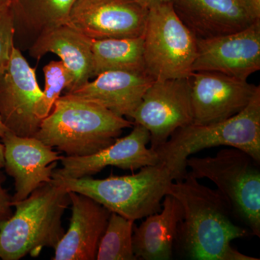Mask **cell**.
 Returning <instances> with one entry per match:
<instances>
[{
	"label": "cell",
	"mask_w": 260,
	"mask_h": 260,
	"mask_svg": "<svg viewBox=\"0 0 260 260\" xmlns=\"http://www.w3.org/2000/svg\"><path fill=\"white\" fill-rule=\"evenodd\" d=\"M167 194L177 198L183 218L175 244L181 255L192 260H259L243 254L232 242L251 235L234 222L232 207L217 189L203 185L187 173L173 181Z\"/></svg>",
	"instance_id": "obj_1"
},
{
	"label": "cell",
	"mask_w": 260,
	"mask_h": 260,
	"mask_svg": "<svg viewBox=\"0 0 260 260\" xmlns=\"http://www.w3.org/2000/svg\"><path fill=\"white\" fill-rule=\"evenodd\" d=\"M133 125L99 104L65 93L41 121L35 137L68 156H84L112 145Z\"/></svg>",
	"instance_id": "obj_2"
},
{
	"label": "cell",
	"mask_w": 260,
	"mask_h": 260,
	"mask_svg": "<svg viewBox=\"0 0 260 260\" xmlns=\"http://www.w3.org/2000/svg\"><path fill=\"white\" fill-rule=\"evenodd\" d=\"M70 205L69 192L53 179L13 202L15 211L0 225V259L36 257L44 248L54 249L64 234L61 218Z\"/></svg>",
	"instance_id": "obj_3"
},
{
	"label": "cell",
	"mask_w": 260,
	"mask_h": 260,
	"mask_svg": "<svg viewBox=\"0 0 260 260\" xmlns=\"http://www.w3.org/2000/svg\"><path fill=\"white\" fill-rule=\"evenodd\" d=\"M218 146L239 149L260 162V87L237 115L218 123L178 129L155 151L177 181L187 174L186 160L190 155Z\"/></svg>",
	"instance_id": "obj_4"
},
{
	"label": "cell",
	"mask_w": 260,
	"mask_h": 260,
	"mask_svg": "<svg viewBox=\"0 0 260 260\" xmlns=\"http://www.w3.org/2000/svg\"><path fill=\"white\" fill-rule=\"evenodd\" d=\"M52 179L67 190L88 196L112 213L135 221L160 211L169 186L176 180L162 162L141 168L131 175L103 179L91 177Z\"/></svg>",
	"instance_id": "obj_5"
},
{
	"label": "cell",
	"mask_w": 260,
	"mask_h": 260,
	"mask_svg": "<svg viewBox=\"0 0 260 260\" xmlns=\"http://www.w3.org/2000/svg\"><path fill=\"white\" fill-rule=\"evenodd\" d=\"M260 162L246 152L226 147L215 156L191 157L189 174L208 179L229 200L237 217L251 235L260 237Z\"/></svg>",
	"instance_id": "obj_6"
},
{
	"label": "cell",
	"mask_w": 260,
	"mask_h": 260,
	"mask_svg": "<svg viewBox=\"0 0 260 260\" xmlns=\"http://www.w3.org/2000/svg\"><path fill=\"white\" fill-rule=\"evenodd\" d=\"M198 54L197 38L172 2L148 10L144 34L145 70L155 80L189 78Z\"/></svg>",
	"instance_id": "obj_7"
},
{
	"label": "cell",
	"mask_w": 260,
	"mask_h": 260,
	"mask_svg": "<svg viewBox=\"0 0 260 260\" xmlns=\"http://www.w3.org/2000/svg\"><path fill=\"white\" fill-rule=\"evenodd\" d=\"M150 135V148H158L180 128L193 124L189 78L155 80L131 116Z\"/></svg>",
	"instance_id": "obj_8"
},
{
	"label": "cell",
	"mask_w": 260,
	"mask_h": 260,
	"mask_svg": "<svg viewBox=\"0 0 260 260\" xmlns=\"http://www.w3.org/2000/svg\"><path fill=\"white\" fill-rule=\"evenodd\" d=\"M35 70L15 47L8 64L0 70V119L8 131L18 136L35 137L42 121L35 112L42 94Z\"/></svg>",
	"instance_id": "obj_9"
},
{
	"label": "cell",
	"mask_w": 260,
	"mask_h": 260,
	"mask_svg": "<svg viewBox=\"0 0 260 260\" xmlns=\"http://www.w3.org/2000/svg\"><path fill=\"white\" fill-rule=\"evenodd\" d=\"M148 10L133 0H76L67 25L91 39L144 37Z\"/></svg>",
	"instance_id": "obj_10"
},
{
	"label": "cell",
	"mask_w": 260,
	"mask_h": 260,
	"mask_svg": "<svg viewBox=\"0 0 260 260\" xmlns=\"http://www.w3.org/2000/svg\"><path fill=\"white\" fill-rule=\"evenodd\" d=\"M191 85L193 124H210L226 120L244 110L259 85L247 80L210 71L192 72Z\"/></svg>",
	"instance_id": "obj_11"
},
{
	"label": "cell",
	"mask_w": 260,
	"mask_h": 260,
	"mask_svg": "<svg viewBox=\"0 0 260 260\" xmlns=\"http://www.w3.org/2000/svg\"><path fill=\"white\" fill-rule=\"evenodd\" d=\"M150 133L144 126L134 124L131 133L117 138L112 145L91 155L84 156H62L61 168L54 169L52 179H78L91 177L108 167L123 170H138L160 162L154 149L148 148Z\"/></svg>",
	"instance_id": "obj_12"
},
{
	"label": "cell",
	"mask_w": 260,
	"mask_h": 260,
	"mask_svg": "<svg viewBox=\"0 0 260 260\" xmlns=\"http://www.w3.org/2000/svg\"><path fill=\"white\" fill-rule=\"evenodd\" d=\"M198 54L192 72H216L247 80L260 70V20L239 31L197 39Z\"/></svg>",
	"instance_id": "obj_13"
},
{
	"label": "cell",
	"mask_w": 260,
	"mask_h": 260,
	"mask_svg": "<svg viewBox=\"0 0 260 260\" xmlns=\"http://www.w3.org/2000/svg\"><path fill=\"white\" fill-rule=\"evenodd\" d=\"M176 13L197 39L221 37L260 20V0H172Z\"/></svg>",
	"instance_id": "obj_14"
},
{
	"label": "cell",
	"mask_w": 260,
	"mask_h": 260,
	"mask_svg": "<svg viewBox=\"0 0 260 260\" xmlns=\"http://www.w3.org/2000/svg\"><path fill=\"white\" fill-rule=\"evenodd\" d=\"M1 139L5 172L15 180L13 202L25 199L39 186L52 181L53 172L62 155L36 137L8 131Z\"/></svg>",
	"instance_id": "obj_15"
},
{
	"label": "cell",
	"mask_w": 260,
	"mask_h": 260,
	"mask_svg": "<svg viewBox=\"0 0 260 260\" xmlns=\"http://www.w3.org/2000/svg\"><path fill=\"white\" fill-rule=\"evenodd\" d=\"M72 214L53 260H95L112 212L85 195L68 191Z\"/></svg>",
	"instance_id": "obj_16"
},
{
	"label": "cell",
	"mask_w": 260,
	"mask_h": 260,
	"mask_svg": "<svg viewBox=\"0 0 260 260\" xmlns=\"http://www.w3.org/2000/svg\"><path fill=\"white\" fill-rule=\"evenodd\" d=\"M80 88L66 93L95 103L121 116L131 118L143 95L155 81L146 72H104Z\"/></svg>",
	"instance_id": "obj_17"
},
{
	"label": "cell",
	"mask_w": 260,
	"mask_h": 260,
	"mask_svg": "<svg viewBox=\"0 0 260 260\" xmlns=\"http://www.w3.org/2000/svg\"><path fill=\"white\" fill-rule=\"evenodd\" d=\"M91 39L68 25H60L39 34L30 48V55L40 59L48 53L56 54L71 78L66 93L76 90L93 77Z\"/></svg>",
	"instance_id": "obj_18"
},
{
	"label": "cell",
	"mask_w": 260,
	"mask_h": 260,
	"mask_svg": "<svg viewBox=\"0 0 260 260\" xmlns=\"http://www.w3.org/2000/svg\"><path fill=\"white\" fill-rule=\"evenodd\" d=\"M182 218V207L179 200L172 195H166L161 210L145 217L133 229V251L137 259H172Z\"/></svg>",
	"instance_id": "obj_19"
},
{
	"label": "cell",
	"mask_w": 260,
	"mask_h": 260,
	"mask_svg": "<svg viewBox=\"0 0 260 260\" xmlns=\"http://www.w3.org/2000/svg\"><path fill=\"white\" fill-rule=\"evenodd\" d=\"M90 45L93 77L112 70L146 72L144 37L91 39Z\"/></svg>",
	"instance_id": "obj_20"
},
{
	"label": "cell",
	"mask_w": 260,
	"mask_h": 260,
	"mask_svg": "<svg viewBox=\"0 0 260 260\" xmlns=\"http://www.w3.org/2000/svg\"><path fill=\"white\" fill-rule=\"evenodd\" d=\"M76 0H13L15 25L20 21L41 34L66 25Z\"/></svg>",
	"instance_id": "obj_21"
},
{
	"label": "cell",
	"mask_w": 260,
	"mask_h": 260,
	"mask_svg": "<svg viewBox=\"0 0 260 260\" xmlns=\"http://www.w3.org/2000/svg\"><path fill=\"white\" fill-rule=\"evenodd\" d=\"M134 224L135 220L111 213L107 229L99 242L96 259L136 260L133 245Z\"/></svg>",
	"instance_id": "obj_22"
},
{
	"label": "cell",
	"mask_w": 260,
	"mask_h": 260,
	"mask_svg": "<svg viewBox=\"0 0 260 260\" xmlns=\"http://www.w3.org/2000/svg\"><path fill=\"white\" fill-rule=\"evenodd\" d=\"M45 86L42 96L36 106V115L42 121L52 110L53 107L61 92L68 90L71 84V78L68 69L62 61H51L44 66Z\"/></svg>",
	"instance_id": "obj_23"
},
{
	"label": "cell",
	"mask_w": 260,
	"mask_h": 260,
	"mask_svg": "<svg viewBox=\"0 0 260 260\" xmlns=\"http://www.w3.org/2000/svg\"><path fill=\"white\" fill-rule=\"evenodd\" d=\"M16 25L12 5H0V70L9 61L13 47Z\"/></svg>",
	"instance_id": "obj_24"
},
{
	"label": "cell",
	"mask_w": 260,
	"mask_h": 260,
	"mask_svg": "<svg viewBox=\"0 0 260 260\" xmlns=\"http://www.w3.org/2000/svg\"><path fill=\"white\" fill-rule=\"evenodd\" d=\"M5 174L0 171V225L9 219L13 214V200L5 189L3 184L5 181Z\"/></svg>",
	"instance_id": "obj_25"
},
{
	"label": "cell",
	"mask_w": 260,
	"mask_h": 260,
	"mask_svg": "<svg viewBox=\"0 0 260 260\" xmlns=\"http://www.w3.org/2000/svg\"><path fill=\"white\" fill-rule=\"evenodd\" d=\"M133 1L139 3V4L143 5V6L145 7L148 9H150V8L156 6V5L162 4V3L172 2V0H133Z\"/></svg>",
	"instance_id": "obj_26"
},
{
	"label": "cell",
	"mask_w": 260,
	"mask_h": 260,
	"mask_svg": "<svg viewBox=\"0 0 260 260\" xmlns=\"http://www.w3.org/2000/svg\"><path fill=\"white\" fill-rule=\"evenodd\" d=\"M4 145L2 142H0V169L4 168Z\"/></svg>",
	"instance_id": "obj_27"
},
{
	"label": "cell",
	"mask_w": 260,
	"mask_h": 260,
	"mask_svg": "<svg viewBox=\"0 0 260 260\" xmlns=\"http://www.w3.org/2000/svg\"><path fill=\"white\" fill-rule=\"evenodd\" d=\"M8 129L5 127L4 124H3V121H2L1 119H0V138L4 137V135L8 133Z\"/></svg>",
	"instance_id": "obj_28"
},
{
	"label": "cell",
	"mask_w": 260,
	"mask_h": 260,
	"mask_svg": "<svg viewBox=\"0 0 260 260\" xmlns=\"http://www.w3.org/2000/svg\"><path fill=\"white\" fill-rule=\"evenodd\" d=\"M13 0H0V5H12Z\"/></svg>",
	"instance_id": "obj_29"
}]
</instances>
